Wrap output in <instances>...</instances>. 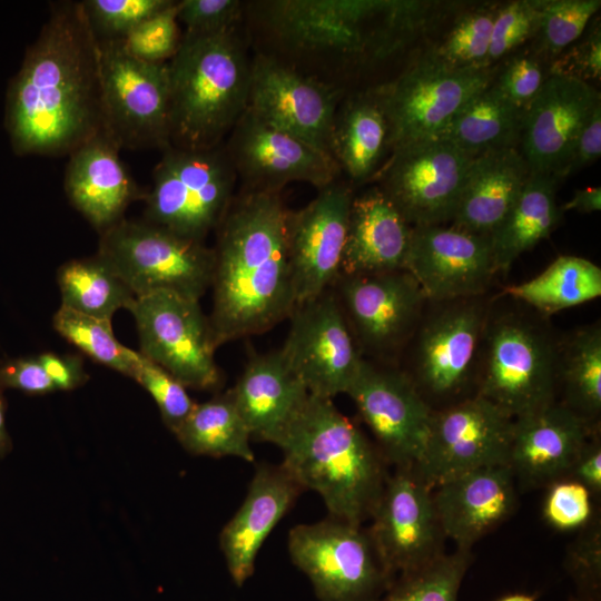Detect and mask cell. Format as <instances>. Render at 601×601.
<instances>
[{"instance_id": "1", "label": "cell", "mask_w": 601, "mask_h": 601, "mask_svg": "<svg viewBox=\"0 0 601 601\" xmlns=\"http://www.w3.org/2000/svg\"><path fill=\"white\" fill-rule=\"evenodd\" d=\"M423 8L418 1L249 0L243 26L253 53L347 95L355 70L407 45Z\"/></svg>"}, {"instance_id": "2", "label": "cell", "mask_w": 601, "mask_h": 601, "mask_svg": "<svg viewBox=\"0 0 601 601\" xmlns=\"http://www.w3.org/2000/svg\"><path fill=\"white\" fill-rule=\"evenodd\" d=\"M4 124L21 156H69L102 134L98 40L81 1L51 6L9 85Z\"/></svg>"}, {"instance_id": "3", "label": "cell", "mask_w": 601, "mask_h": 601, "mask_svg": "<svg viewBox=\"0 0 601 601\" xmlns=\"http://www.w3.org/2000/svg\"><path fill=\"white\" fill-rule=\"evenodd\" d=\"M280 194L237 191L215 229L208 316L216 347L259 335L288 318L295 296Z\"/></svg>"}, {"instance_id": "4", "label": "cell", "mask_w": 601, "mask_h": 601, "mask_svg": "<svg viewBox=\"0 0 601 601\" xmlns=\"http://www.w3.org/2000/svg\"><path fill=\"white\" fill-rule=\"evenodd\" d=\"M277 446L280 464L303 490L321 495L329 516L356 525L370 520L388 475L387 463L332 398L309 394Z\"/></svg>"}, {"instance_id": "5", "label": "cell", "mask_w": 601, "mask_h": 601, "mask_svg": "<svg viewBox=\"0 0 601 601\" xmlns=\"http://www.w3.org/2000/svg\"><path fill=\"white\" fill-rule=\"evenodd\" d=\"M252 60L243 22L214 33L183 32L168 61L170 146L197 150L226 140L247 109Z\"/></svg>"}, {"instance_id": "6", "label": "cell", "mask_w": 601, "mask_h": 601, "mask_svg": "<svg viewBox=\"0 0 601 601\" xmlns=\"http://www.w3.org/2000/svg\"><path fill=\"white\" fill-rule=\"evenodd\" d=\"M559 343L543 318L525 312L491 314L485 322L475 395L513 420L555 402Z\"/></svg>"}, {"instance_id": "7", "label": "cell", "mask_w": 601, "mask_h": 601, "mask_svg": "<svg viewBox=\"0 0 601 601\" xmlns=\"http://www.w3.org/2000/svg\"><path fill=\"white\" fill-rule=\"evenodd\" d=\"M144 197V219L183 237L205 242L223 220L238 180L225 144L208 149L161 151Z\"/></svg>"}, {"instance_id": "8", "label": "cell", "mask_w": 601, "mask_h": 601, "mask_svg": "<svg viewBox=\"0 0 601 601\" xmlns=\"http://www.w3.org/2000/svg\"><path fill=\"white\" fill-rule=\"evenodd\" d=\"M99 254L136 297L157 290L200 300L210 288L213 246L145 219H121L100 234Z\"/></svg>"}, {"instance_id": "9", "label": "cell", "mask_w": 601, "mask_h": 601, "mask_svg": "<svg viewBox=\"0 0 601 601\" xmlns=\"http://www.w3.org/2000/svg\"><path fill=\"white\" fill-rule=\"evenodd\" d=\"M102 135L119 149L170 146L168 62L152 63L129 55L121 39H97Z\"/></svg>"}, {"instance_id": "10", "label": "cell", "mask_w": 601, "mask_h": 601, "mask_svg": "<svg viewBox=\"0 0 601 601\" xmlns=\"http://www.w3.org/2000/svg\"><path fill=\"white\" fill-rule=\"evenodd\" d=\"M493 82L489 68H453L433 52L373 87L390 129L392 151L435 138L454 115Z\"/></svg>"}, {"instance_id": "11", "label": "cell", "mask_w": 601, "mask_h": 601, "mask_svg": "<svg viewBox=\"0 0 601 601\" xmlns=\"http://www.w3.org/2000/svg\"><path fill=\"white\" fill-rule=\"evenodd\" d=\"M287 548L319 601H374L393 582L362 525L329 515L298 524L288 533Z\"/></svg>"}, {"instance_id": "12", "label": "cell", "mask_w": 601, "mask_h": 601, "mask_svg": "<svg viewBox=\"0 0 601 601\" xmlns=\"http://www.w3.org/2000/svg\"><path fill=\"white\" fill-rule=\"evenodd\" d=\"M140 353L187 388L215 391L223 384L209 318L199 300L157 290L136 298Z\"/></svg>"}, {"instance_id": "13", "label": "cell", "mask_w": 601, "mask_h": 601, "mask_svg": "<svg viewBox=\"0 0 601 601\" xmlns=\"http://www.w3.org/2000/svg\"><path fill=\"white\" fill-rule=\"evenodd\" d=\"M434 304L412 336L411 371L404 372L428 405L459 396L475 381L490 309L481 296Z\"/></svg>"}, {"instance_id": "14", "label": "cell", "mask_w": 601, "mask_h": 601, "mask_svg": "<svg viewBox=\"0 0 601 601\" xmlns=\"http://www.w3.org/2000/svg\"><path fill=\"white\" fill-rule=\"evenodd\" d=\"M473 157L441 138L394 149L378 173V187L412 227L453 219Z\"/></svg>"}, {"instance_id": "15", "label": "cell", "mask_w": 601, "mask_h": 601, "mask_svg": "<svg viewBox=\"0 0 601 601\" xmlns=\"http://www.w3.org/2000/svg\"><path fill=\"white\" fill-rule=\"evenodd\" d=\"M332 289L362 356L376 363L392 358L410 341L426 302L404 269L339 275Z\"/></svg>"}, {"instance_id": "16", "label": "cell", "mask_w": 601, "mask_h": 601, "mask_svg": "<svg viewBox=\"0 0 601 601\" xmlns=\"http://www.w3.org/2000/svg\"><path fill=\"white\" fill-rule=\"evenodd\" d=\"M287 319L279 351L308 393L332 400L346 394L364 357L334 290L296 304Z\"/></svg>"}, {"instance_id": "17", "label": "cell", "mask_w": 601, "mask_h": 601, "mask_svg": "<svg viewBox=\"0 0 601 601\" xmlns=\"http://www.w3.org/2000/svg\"><path fill=\"white\" fill-rule=\"evenodd\" d=\"M513 422L475 394L433 410L424 452L413 469L434 489L462 473L506 463Z\"/></svg>"}, {"instance_id": "18", "label": "cell", "mask_w": 601, "mask_h": 601, "mask_svg": "<svg viewBox=\"0 0 601 601\" xmlns=\"http://www.w3.org/2000/svg\"><path fill=\"white\" fill-rule=\"evenodd\" d=\"M366 529L388 577L415 571L442 555L445 539L434 506L433 489L413 467L387 475Z\"/></svg>"}, {"instance_id": "19", "label": "cell", "mask_w": 601, "mask_h": 601, "mask_svg": "<svg viewBox=\"0 0 601 601\" xmlns=\"http://www.w3.org/2000/svg\"><path fill=\"white\" fill-rule=\"evenodd\" d=\"M224 144L237 176L239 193L280 194L293 181L322 189L342 176L331 156L268 125L248 109Z\"/></svg>"}, {"instance_id": "20", "label": "cell", "mask_w": 601, "mask_h": 601, "mask_svg": "<svg viewBox=\"0 0 601 601\" xmlns=\"http://www.w3.org/2000/svg\"><path fill=\"white\" fill-rule=\"evenodd\" d=\"M346 394L385 462L413 467L424 452L433 410L410 377L388 364L364 358Z\"/></svg>"}, {"instance_id": "21", "label": "cell", "mask_w": 601, "mask_h": 601, "mask_svg": "<svg viewBox=\"0 0 601 601\" xmlns=\"http://www.w3.org/2000/svg\"><path fill=\"white\" fill-rule=\"evenodd\" d=\"M354 195L352 185L338 179L318 189L303 208L288 209L286 244L295 305L332 288L339 277Z\"/></svg>"}, {"instance_id": "22", "label": "cell", "mask_w": 601, "mask_h": 601, "mask_svg": "<svg viewBox=\"0 0 601 601\" xmlns=\"http://www.w3.org/2000/svg\"><path fill=\"white\" fill-rule=\"evenodd\" d=\"M344 96L273 59L253 53L247 109L328 156L335 112Z\"/></svg>"}, {"instance_id": "23", "label": "cell", "mask_w": 601, "mask_h": 601, "mask_svg": "<svg viewBox=\"0 0 601 601\" xmlns=\"http://www.w3.org/2000/svg\"><path fill=\"white\" fill-rule=\"evenodd\" d=\"M404 270L432 303L480 297L497 273L490 237L441 225L413 227Z\"/></svg>"}, {"instance_id": "24", "label": "cell", "mask_w": 601, "mask_h": 601, "mask_svg": "<svg viewBox=\"0 0 601 601\" xmlns=\"http://www.w3.org/2000/svg\"><path fill=\"white\" fill-rule=\"evenodd\" d=\"M600 105V93L590 83L549 75L523 108L520 152L531 173L556 178L574 139Z\"/></svg>"}, {"instance_id": "25", "label": "cell", "mask_w": 601, "mask_h": 601, "mask_svg": "<svg viewBox=\"0 0 601 601\" xmlns=\"http://www.w3.org/2000/svg\"><path fill=\"white\" fill-rule=\"evenodd\" d=\"M595 431L597 424L555 401L514 420L506 464L524 486H549L566 477Z\"/></svg>"}, {"instance_id": "26", "label": "cell", "mask_w": 601, "mask_h": 601, "mask_svg": "<svg viewBox=\"0 0 601 601\" xmlns=\"http://www.w3.org/2000/svg\"><path fill=\"white\" fill-rule=\"evenodd\" d=\"M433 490L436 515L445 538L469 550L497 528L516 506L515 479L506 463L454 476Z\"/></svg>"}, {"instance_id": "27", "label": "cell", "mask_w": 601, "mask_h": 601, "mask_svg": "<svg viewBox=\"0 0 601 601\" xmlns=\"http://www.w3.org/2000/svg\"><path fill=\"white\" fill-rule=\"evenodd\" d=\"M304 490L282 464H259L247 495L219 534L228 572L237 587L254 573L260 546Z\"/></svg>"}, {"instance_id": "28", "label": "cell", "mask_w": 601, "mask_h": 601, "mask_svg": "<svg viewBox=\"0 0 601 601\" xmlns=\"http://www.w3.org/2000/svg\"><path fill=\"white\" fill-rule=\"evenodd\" d=\"M119 151L100 134L72 151L66 168L65 190L69 201L99 234L124 219L128 206L144 200L146 194Z\"/></svg>"}, {"instance_id": "29", "label": "cell", "mask_w": 601, "mask_h": 601, "mask_svg": "<svg viewBox=\"0 0 601 601\" xmlns=\"http://www.w3.org/2000/svg\"><path fill=\"white\" fill-rule=\"evenodd\" d=\"M228 391L252 440L275 445L309 396L279 349L252 354L236 384Z\"/></svg>"}, {"instance_id": "30", "label": "cell", "mask_w": 601, "mask_h": 601, "mask_svg": "<svg viewBox=\"0 0 601 601\" xmlns=\"http://www.w3.org/2000/svg\"><path fill=\"white\" fill-rule=\"evenodd\" d=\"M412 231L413 227L377 185L354 195L339 275L404 269Z\"/></svg>"}, {"instance_id": "31", "label": "cell", "mask_w": 601, "mask_h": 601, "mask_svg": "<svg viewBox=\"0 0 601 601\" xmlns=\"http://www.w3.org/2000/svg\"><path fill=\"white\" fill-rule=\"evenodd\" d=\"M530 174L518 148L475 157L452 219L453 226L490 237L513 207Z\"/></svg>"}, {"instance_id": "32", "label": "cell", "mask_w": 601, "mask_h": 601, "mask_svg": "<svg viewBox=\"0 0 601 601\" xmlns=\"http://www.w3.org/2000/svg\"><path fill=\"white\" fill-rule=\"evenodd\" d=\"M392 154L390 129L373 88L349 92L335 112L331 156L349 184L376 179Z\"/></svg>"}, {"instance_id": "33", "label": "cell", "mask_w": 601, "mask_h": 601, "mask_svg": "<svg viewBox=\"0 0 601 601\" xmlns=\"http://www.w3.org/2000/svg\"><path fill=\"white\" fill-rule=\"evenodd\" d=\"M553 175L531 173L516 201L490 235L496 272H506L524 252L546 238L559 224L562 210L556 203Z\"/></svg>"}, {"instance_id": "34", "label": "cell", "mask_w": 601, "mask_h": 601, "mask_svg": "<svg viewBox=\"0 0 601 601\" xmlns=\"http://www.w3.org/2000/svg\"><path fill=\"white\" fill-rule=\"evenodd\" d=\"M522 117L523 108L491 83L473 96L435 138L451 142L473 158L518 148Z\"/></svg>"}, {"instance_id": "35", "label": "cell", "mask_w": 601, "mask_h": 601, "mask_svg": "<svg viewBox=\"0 0 601 601\" xmlns=\"http://www.w3.org/2000/svg\"><path fill=\"white\" fill-rule=\"evenodd\" d=\"M504 294L541 316H549L598 298L601 269L582 257L560 256L532 279L506 287Z\"/></svg>"}, {"instance_id": "36", "label": "cell", "mask_w": 601, "mask_h": 601, "mask_svg": "<svg viewBox=\"0 0 601 601\" xmlns=\"http://www.w3.org/2000/svg\"><path fill=\"white\" fill-rule=\"evenodd\" d=\"M174 435L193 455L234 456L250 463L255 461L249 430L229 391L196 403Z\"/></svg>"}, {"instance_id": "37", "label": "cell", "mask_w": 601, "mask_h": 601, "mask_svg": "<svg viewBox=\"0 0 601 601\" xmlns=\"http://www.w3.org/2000/svg\"><path fill=\"white\" fill-rule=\"evenodd\" d=\"M61 306L111 321L119 309L130 312L136 295L99 255L66 262L57 273Z\"/></svg>"}, {"instance_id": "38", "label": "cell", "mask_w": 601, "mask_h": 601, "mask_svg": "<svg viewBox=\"0 0 601 601\" xmlns=\"http://www.w3.org/2000/svg\"><path fill=\"white\" fill-rule=\"evenodd\" d=\"M558 384L564 388L570 410L592 424L601 412V327L599 323L580 328L562 345L559 343Z\"/></svg>"}, {"instance_id": "39", "label": "cell", "mask_w": 601, "mask_h": 601, "mask_svg": "<svg viewBox=\"0 0 601 601\" xmlns=\"http://www.w3.org/2000/svg\"><path fill=\"white\" fill-rule=\"evenodd\" d=\"M53 328L95 362L132 378L140 358L116 338L111 321L60 306L52 317Z\"/></svg>"}, {"instance_id": "40", "label": "cell", "mask_w": 601, "mask_h": 601, "mask_svg": "<svg viewBox=\"0 0 601 601\" xmlns=\"http://www.w3.org/2000/svg\"><path fill=\"white\" fill-rule=\"evenodd\" d=\"M471 563L469 550L443 553L431 563L396 577L374 601H459Z\"/></svg>"}, {"instance_id": "41", "label": "cell", "mask_w": 601, "mask_h": 601, "mask_svg": "<svg viewBox=\"0 0 601 601\" xmlns=\"http://www.w3.org/2000/svg\"><path fill=\"white\" fill-rule=\"evenodd\" d=\"M535 53L554 59L577 41L601 6L600 0L539 1Z\"/></svg>"}, {"instance_id": "42", "label": "cell", "mask_w": 601, "mask_h": 601, "mask_svg": "<svg viewBox=\"0 0 601 601\" xmlns=\"http://www.w3.org/2000/svg\"><path fill=\"white\" fill-rule=\"evenodd\" d=\"M495 12L491 8L477 9L460 17L433 53L453 68H489Z\"/></svg>"}, {"instance_id": "43", "label": "cell", "mask_w": 601, "mask_h": 601, "mask_svg": "<svg viewBox=\"0 0 601 601\" xmlns=\"http://www.w3.org/2000/svg\"><path fill=\"white\" fill-rule=\"evenodd\" d=\"M175 0H86L81 6L97 39H121Z\"/></svg>"}, {"instance_id": "44", "label": "cell", "mask_w": 601, "mask_h": 601, "mask_svg": "<svg viewBox=\"0 0 601 601\" xmlns=\"http://www.w3.org/2000/svg\"><path fill=\"white\" fill-rule=\"evenodd\" d=\"M181 40L177 1L146 19L121 38L122 46L129 55L152 63L168 62L177 53Z\"/></svg>"}, {"instance_id": "45", "label": "cell", "mask_w": 601, "mask_h": 601, "mask_svg": "<svg viewBox=\"0 0 601 601\" xmlns=\"http://www.w3.org/2000/svg\"><path fill=\"white\" fill-rule=\"evenodd\" d=\"M132 380L150 394L162 422L175 434L196 405L187 387L141 353Z\"/></svg>"}, {"instance_id": "46", "label": "cell", "mask_w": 601, "mask_h": 601, "mask_svg": "<svg viewBox=\"0 0 601 601\" xmlns=\"http://www.w3.org/2000/svg\"><path fill=\"white\" fill-rule=\"evenodd\" d=\"M539 19V1H512L500 7L492 27L489 66L535 36Z\"/></svg>"}, {"instance_id": "47", "label": "cell", "mask_w": 601, "mask_h": 601, "mask_svg": "<svg viewBox=\"0 0 601 601\" xmlns=\"http://www.w3.org/2000/svg\"><path fill=\"white\" fill-rule=\"evenodd\" d=\"M548 487L543 516L551 526L566 531L589 522L592 514V493L587 486L571 479H562Z\"/></svg>"}, {"instance_id": "48", "label": "cell", "mask_w": 601, "mask_h": 601, "mask_svg": "<svg viewBox=\"0 0 601 601\" xmlns=\"http://www.w3.org/2000/svg\"><path fill=\"white\" fill-rule=\"evenodd\" d=\"M244 1L180 0L177 1L178 22L184 33H214L243 22Z\"/></svg>"}, {"instance_id": "49", "label": "cell", "mask_w": 601, "mask_h": 601, "mask_svg": "<svg viewBox=\"0 0 601 601\" xmlns=\"http://www.w3.org/2000/svg\"><path fill=\"white\" fill-rule=\"evenodd\" d=\"M542 59L535 52L516 55L506 62L496 81L492 83L509 100L524 108L549 77Z\"/></svg>"}, {"instance_id": "50", "label": "cell", "mask_w": 601, "mask_h": 601, "mask_svg": "<svg viewBox=\"0 0 601 601\" xmlns=\"http://www.w3.org/2000/svg\"><path fill=\"white\" fill-rule=\"evenodd\" d=\"M556 56L549 69V75H558L589 83L601 75V32L600 24H594L583 40Z\"/></svg>"}, {"instance_id": "51", "label": "cell", "mask_w": 601, "mask_h": 601, "mask_svg": "<svg viewBox=\"0 0 601 601\" xmlns=\"http://www.w3.org/2000/svg\"><path fill=\"white\" fill-rule=\"evenodd\" d=\"M600 532L589 531L569 553V572L590 601L600 595L601 582Z\"/></svg>"}, {"instance_id": "52", "label": "cell", "mask_w": 601, "mask_h": 601, "mask_svg": "<svg viewBox=\"0 0 601 601\" xmlns=\"http://www.w3.org/2000/svg\"><path fill=\"white\" fill-rule=\"evenodd\" d=\"M7 388L31 395L57 391L38 355L12 358L0 365V390Z\"/></svg>"}, {"instance_id": "53", "label": "cell", "mask_w": 601, "mask_h": 601, "mask_svg": "<svg viewBox=\"0 0 601 601\" xmlns=\"http://www.w3.org/2000/svg\"><path fill=\"white\" fill-rule=\"evenodd\" d=\"M601 154V105L595 108L574 139L566 161L556 178L560 181L595 161Z\"/></svg>"}, {"instance_id": "54", "label": "cell", "mask_w": 601, "mask_h": 601, "mask_svg": "<svg viewBox=\"0 0 601 601\" xmlns=\"http://www.w3.org/2000/svg\"><path fill=\"white\" fill-rule=\"evenodd\" d=\"M38 358L58 391H72L88 380L81 356L45 352Z\"/></svg>"}, {"instance_id": "55", "label": "cell", "mask_w": 601, "mask_h": 601, "mask_svg": "<svg viewBox=\"0 0 601 601\" xmlns=\"http://www.w3.org/2000/svg\"><path fill=\"white\" fill-rule=\"evenodd\" d=\"M565 479L587 486L591 493L601 491V443L597 431L591 435Z\"/></svg>"}, {"instance_id": "56", "label": "cell", "mask_w": 601, "mask_h": 601, "mask_svg": "<svg viewBox=\"0 0 601 601\" xmlns=\"http://www.w3.org/2000/svg\"><path fill=\"white\" fill-rule=\"evenodd\" d=\"M600 209L601 188L599 186L577 189L573 197L561 207L562 213L575 210L578 213L590 214Z\"/></svg>"}, {"instance_id": "57", "label": "cell", "mask_w": 601, "mask_h": 601, "mask_svg": "<svg viewBox=\"0 0 601 601\" xmlns=\"http://www.w3.org/2000/svg\"><path fill=\"white\" fill-rule=\"evenodd\" d=\"M7 402L3 391L0 390V459L7 455L12 449V441L6 427Z\"/></svg>"}, {"instance_id": "58", "label": "cell", "mask_w": 601, "mask_h": 601, "mask_svg": "<svg viewBox=\"0 0 601 601\" xmlns=\"http://www.w3.org/2000/svg\"><path fill=\"white\" fill-rule=\"evenodd\" d=\"M497 601H535V597L525 593H513L504 595Z\"/></svg>"}, {"instance_id": "59", "label": "cell", "mask_w": 601, "mask_h": 601, "mask_svg": "<svg viewBox=\"0 0 601 601\" xmlns=\"http://www.w3.org/2000/svg\"><path fill=\"white\" fill-rule=\"evenodd\" d=\"M570 601H579V599H574V598H572V599H571Z\"/></svg>"}]
</instances>
